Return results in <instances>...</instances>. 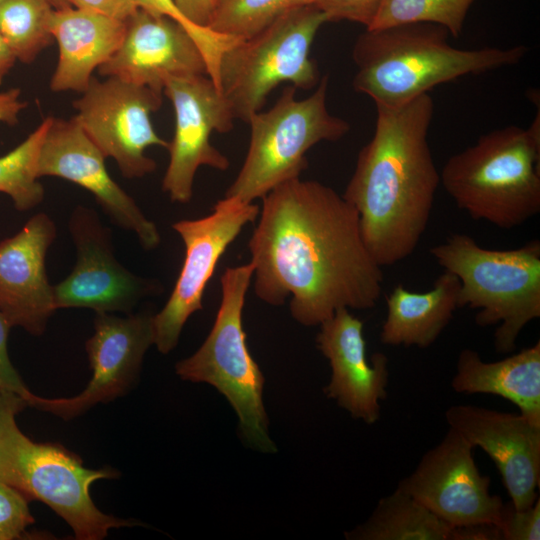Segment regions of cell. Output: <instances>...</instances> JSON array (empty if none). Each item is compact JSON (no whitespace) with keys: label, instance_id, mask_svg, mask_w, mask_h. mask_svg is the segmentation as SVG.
<instances>
[{"label":"cell","instance_id":"1","mask_svg":"<svg viewBox=\"0 0 540 540\" xmlns=\"http://www.w3.org/2000/svg\"><path fill=\"white\" fill-rule=\"evenodd\" d=\"M248 248L254 290L304 326L340 308L368 310L382 293V267L368 250L356 209L329 186L300 177L262 197Z\"/></svg>","mask_w":540,"mask_h":540},{"label":"cell","instance_id":"2","mask_svg":"<svg viewBox=\"0 0 540 540\" xmlns=\"http://www.w3.org/2000/svg\"><path fill=\"white\" fill-rule=\"evenodd\" d=\"M371 140L359 151L343 197L356 209L364 242L381 266L417 248L440 184L428 144L434 115L430 94L389 108L376 106Z\"/></svg>","mask_w":540,"mask_h":540},{"label":"cell","instance_id":"3","mask_svg":"<svg viewBox=\"0 0 540 540\" xmlns=\"http://www.w3.org/2000/svg\"><path fill=\"white\" fill-rule=\"evenodd\" d=\"M449 37L431 23L366 29L352 49L354 90L375 106L397 108L446 82L515 65L528 52L523 45L460 49Z\"/></svg>","mask_w":540,"mask_h":540},{"label":"cell","instance_id":"4","mask_svg":"<svg viewBox=\"0 0 540 540\" xmlns=\"http://www.w3.org/2000/svg\"><path fill=\"white\" fill-rule=\"evenodd\" d=\"M440 184L475 220L509 230L540 212L539 113L527 129L509 125L483 134L448 158Z\"/></svg>","mask_w":540,"mask_h":540},{"label":"cell","instance_id":"5","mask_svg":"<svg viewBox=\"0 0 540 540\" xmlns=\"http://www.w3.org/2000/svg\"><path fill=\"white\" fill-rule=\"evenodd\" d=\"M26 406L13 393L0 402V481L48 505L79 540H102L111 529L140 525L102 512L92 500L91 485L117 478L116 470L87 468L62 445L35 442L19 429L15 415Z\"/></svg>","mask_w":540,"mask_h":540},{"label":"cell","instance_id":"6","mask_svg":"<svg viewBox=\"0 0 540 540\" xmlns=\"http://www.w3.org/2000/svg\"><path fill=\"white\" fill-rule=\"evenodd\" d=\"M436 262L460 281L458 308L476 309L481 327L498 324L494 347L510 353L524 327L540 317V242L493 250L455 233L430 249Z\"/></svg>","mask_w":540,"mask_h":540},{"label":"cell","instance_id":"7","mask_svg":"<svg viewBox=\"0 0 540 540\" xmlns=\"http://www.w3.org/2000/svg\"><path fill=\"white\" fill-rule=\"evenodd\" d=\"M251 262L226 268L221 276V302L207 338L191 356L178 361L176 374L185 381L207 383L230 403L248 445L276 452L263 403L264 376L251 356L242 324L245 298L253 279Z\"/></svg>","mask_w":540,"mask_h":540},{"label":"cell","instance_id":"8","mask_svg":"<svg viewBox=\"0 0 540 540\" xmlns=\"http://www.w3.org/2000/svg\"><path fill=\"white\" fill-rule=\"evenodd\" d=\"M327 22L316 6L299 5L224 52L217 88L235 119L247 123L282 83L300 89L319 83L310 51L317 32Z\"/></svg>","mask_w":540,"mask_h":540},{"label":"cell","instance_id":"9","mask_svg":"<svg viewBox=\"0 0 540 540\" xmlns=\"http://www.w3.org/2000/svg\"><path fill=\"white\" fill-rule=\"evenodd\" d=\"M328 85L325 75L304 99H297V88L288 85L269 110L250 117L249 148L225 196L246 202L264 197L277 185L300 177L308 166L310 148L322 141L335 142L349 132L350 124L328 110Z\"/></svg>","mask_w":540,"mask_h":540},{"label":"cell","instance_id":"10","mask_svg":"<svg viewBox=\"0 0 540 540\" xmlns=\"http://www.w3.org/2000/svg\"><path fill=\"white\" fill-rule=\"evenodd\" d=\"M259 211L253 202L225 196L209 215L173 223L184 243L185 257L166 304L153 316L154 345L160 353L168 354L176 347L186 321L203 309V294L219 259Z\"/></svg>","mask_w":540,"mask_h":540},{"label":"cell","instance_id":"11","mask_svg":"<svg viewBox=\"0 0 540 540\" xmlns=\"http://www.w3.org/2000/svg\"><path fill=\"white\" fill-rule=\"evenodd\" d=\"M162 103V93L117 78H92L74 102L73 117L103 155L117 163L123 176L140 178L152 173L156 162L147 157L150 146L168 149L169 142L155 131L151 114Z\"/></svg>","mask_w":540,"mask_h":540},{"label":"cell","instance_id":"12","mask_svg":"<svg viewBox=\"0 0 540 540\" xmlns=\"http://www.w3.org/2000/svg\"><path fill=\"white\" fill-rule=\"evenodd\" d=\"M474 447L448 427L397 487L410 494L451 528L478 523L498 525L504 502L490 492V478L481 474Z\"/></svg>","mask_w":540,"mask_h":540},{"label":"cell","instance_id":"13","mask_svg":"<svg viewBox=\"0 0 540 540\" xmlns=\"http://www.w3.org/2000/svg\"><path fill=\"white\" fill-rule=\"evenodd\" d=\"M76 248L71 273L53 286L56 309L88 308L96 313L125 312L143 298L159 293L160 285L121 265L114 253L110 229L97 212L77 206L68 222Z\"/></svg>","mask_w":540,"mask_h":540},{"label":"cell","instance_id":"14","mask_svg":"<svg viewBox=\"0 0 540 540\" xmlns=\"http://www.w3.org/2000/svg\"><path fill=\"white\" fill-rule=\"evenodd\" d=\"M163 93L173 105L175 129L162 189L173 202L188 203L199 167L228 169V158L211 144L210 135L230 132L235 118L208 75L170 78Z\"/></svg>","mask_w":540,"mask_h":540},{"label":"cell","instance_id":"15","mask_svg":"<svg viewBox=\"0 0 540 540\" xmlns=\"http://www.w3.org/2000/svg\"><path fill=\"white\" fill-rule=\"evenodd\" d=\"M153 316L149 310L125 317L96 313L94 334L86 342L92 370L88 385L69 398L34 394L29 406L68 420L124 395L136 382L144 355L154 344Z\"/></svg>","mask_w":540,"mask_h":540},{"label":"cell","instance_id":"16","mask_svg":"<svg viewBox=\"0 0 540 540\" xmlns=\"http://www.w3.org/2000/svg\"><path fill=\"white\" fill-rule=\"evenodd\" d=\"M105 158L74 118L51 117L40 148L37 173L39 178L59 177L88 190L114 223L135 233L144 249L158 247L161 236L157 226L113 180Z\"/></svg>","mask_w":540,"mask_h":540},{"label":"cell","instance_id":"17","mask_svg":"<svg viewBox=\"0 0 540 540\" xmlns=\"http://www.w3.org/2000/svg\"><path fill=\"white\" fill-rule=\"evenodd\" d=\"M445 420L491 458L516 509L527 508L539 498L540 426L520 413L469 404L448 407Z\"/></svg>","mask_w":540,"mask_h":540},{"label":"cell","instance_id":"18","mask_svg":"<svg viewBox=\"0 0 540 540\" xmlns=\"http://www.w3.org/2000/svg\"><path fill=\"white\" fill-rule=\"evenodd\" d=\"M125 24L120 46L99 74L162 94L170 78L208 75L201 50L175 20L140 8Z\"/></svg>","mask_w":540,"mask_h":540},{"label":"cell","instance_id":"19","mask_svg":"<svg viewBox=\"0 0 540 540\" xmlns=\"http://www.w3.org/2000/svg\"><path fill=\"white\" fill-rule=\"evenodd\" d=\"M319 326L316 345L331 367L326 397L352 418L375 424L380 419L381 401L387 398V356L376 352L368 361L363 322L347 308L338 309Z\"/></svg>","mask_w":540,"mask_h":540},{"label":"cell","instance_id":"20","mask_svg":"<svg viewBox=\"0 0 540 540\" xmlns=\"http://www.w3.org/2000/svg\"><path fill=\"white\" fill-rule=\"evenodd\" d=\"M56 226L46 213L32 216L20 231L0 241V311L12 327L44 333L57 310L46 274V254Z\"/></svg>","mask_w":540,"mask_h":540},{"label":"cell","instance_id":"21","mask_svg":"<svg viewBox=\"0 0 540 540\" xmlns=\"http://www.w3.org/2000/svg\"><path fill=\"white\" fill-rule=\"evenodd\" d=\"M126 24L98 13L66 6L55 9L51 32L58 45V62L50 81L54 92L83 93L92 73L120 46Z\"/></svg>","mask_w":540,"mask_h":540},{"label":"cell","instance_id":"22","mask_svg":"<svg viewBox=\"0 0 540 540\" xmlns=\"http://www.w3.org/2000/svg\"><path fill=\"white\" fill-rule=\"evenodd\" d=\"M451 387L461 394L500 396L540 426V342L494 362L484 361L473 349H463Z\"/></svg>","mask_w":540,"mask_h":540},{"label":"cell","instance_id":"23","mask_svg":"<svg viewBox=\"0 0 540 540\" xmlns=\"http://www.w3.org/2000/svg\"><path fill=\"white\" fill-rule=\"evenodd\" d=\"M460 281L444 270L433 288L417 293L398 284L386 299L387 314L380 341L388 346H431L453 318L458 308Z\"/></svg>","mask_w":540,"mask_h":540},{"label":"cell","instance_id":"24","mask_svg":"<svg viewBox=\"0 0 540 540\" xmlns=\"http://www.w3.org/2000/svg\"><path fill=\"white\" fill-rule=\"evenodd\" d=\"M451 527L396 487L381 497L370 516L345 532L348 540H449Z\"/></svg>","mask_w":540,"mask_h":540},{"label":"cell","instance_id":"25","mask_svg":"<svg viewBox=\"0 0 540 540\" xmlns=\"http://www.w3.org/2000/svg\"><path fill=\"white\" fill-rule=\"evenodd\" d=\"M54 11L48 0H0V35L17 60L31 63L51 44Z\"/></svg>","mask_w":540,"mask_h":540},{"label":"cell","instance_id":"26","mask_svg":"<svg viewBox=\"0 0 540 540\" xmlns=\"http://www.w3.org/2000/svg\"><path fill=\"white\" fill-rule=\"evenodd\" d=\"M50 119L45 118L21 144L0 157V192L7 194L20 211L33 209L44 199L37 164Z\"/></svg>","mask_w":540,"mask_h":540},{"label":"cell","instance_id":"27","mask_svg":"<svg viewBox=\"0 0 540 540\" xmlns=\"http://www.w3.org/2000/svg\"><path fill=\"white\" fill-rule=\"evenodd\" d=\"M476 0H383L368 29L411 23H431L444 27L453 38L464 28L469 9Z\"/></svg>","mask_w":540,"mask_h":540},{"label":"cell","instance_id":"28","mask_svg":"<svg viewBox=\"0 0 540 540\" xmlns=\"http://www.w3.org/2000/svg\"><path fill=\"white\" fill-rule=\"evenodd\" d=\"M303 4H307V0H218L209 28L247 39L286 11Z\"/></svg>","mask_w":540,"mask_h":540},{"label":"cell","instance_id":"29","mask_svg":"<svg viewBox=\"0 0 540 540\" xmlns=\"http://www.w3.org/2000/svg\"><path fill=\"white\" fill-rule=\"evenodd\" d=\"M139 5L141 9L169 17L185 28L201 50L208 76L217 87L219 65L224 52L242 39L195 25L181 13L173 0H139Z\"/></svg>","mask_w":540,"mask_h":540},{"label":"cell","instance_id":"30","mask_svg":"<svg viewBox=\"0 0 540 540\" xmlns=\"http://www.w3.org/2000/svg\"><path fill=\"white\" fill-rule=\"evenodd\" d=\"M28 501L17 489L0 481V540L28 538L26 530L35 522Z\"/></svg>","mask_w":540,"mask_h":540},{"label":"cell","instance_id":"31","mask_svg":"<svg viewBox=\"0 0 540 540\" xmlns=\"http://www.w3.org/2000/svg\"><path fill=\"white\" fill-rule=\"evenodd\" d=\"M498 527L502 540L540 539V499L524 509L504 503Z\"/></svg>","mask_w":540,"mask_h":540},{"label":"cell","instance_id":"32","mask_svg":"<svg viewBox=\"0 0 540 540\" xmlns=\"http://www.w3.org/2000/svg\"><path fill=\"white\" fill-rule=\"evenodd\" d=\"M383 0H307L331 21H350L368 29L373 24Z\"/></svg>","mask_w":540,"mask_h":540},{"label":"cell","instance_id":"33","mask_svg":"<svg viewBox=\"0 0 540 540\" xmlns=\"http://www.w3.org/2000/svg\"><path fill=\"white\" fill-rule=\"evenodd\" d=\"M11 328L12 325L0 311V380L8 392L19 396L29 406L34 394L26 387L8 356L7 340Z\"/></svg>","mask_w":540,"mask_h":540},{"label":"cell","instance_id":"34","mask_svg":"<svg viewBox=\"0 0 540 540\" xmlns=\"http://www.w3.org/2000/svg\"><path fill=\"white\" fill-rule=\"evenodd\" d=\"M69 6L126 21L138 9L139 0H66Z\"/></svg>","mask_w":540,"mask_h":540},{"label":"cell","instance_id":"35","mask_svg":"<svg viewBox=\"0 0 540 540\" xmlns=\"http://www.w3.org/2000/svg\"><path fill=\"white\" fill-rule=\"evenodd\" d=\"M181 13L192 23L209 28L218 0H173Z\"/></svg>","mask_w":540,"mask_h":540},{"label":"cell","instance_id":"36","mask_svg":"<svg viewBox=\"0 0 540 540\" xmlns=\"http://www.w3.org/2000/svg\"><path fill=\"white\" fill-rule=\"evenodd\" d=\"M449 540H502L496 524L478 523L451 528Z\"/></svg>","mask_w":540,"mask_h":540},{"label":"cell","instance_id":"37","mask_svg":"<svg viewBox=\"0 0 540 540\" xmlns=\"http://www.w3.org/2000/svg\"><path fill=\"white\" fill-rule=\"evenodd\" d=\"M21 90L19 88H11L0 93V122L14 125L18 122L19 113L27 106L25 101H22Z\"/></svg>","mask_w":540,"mask_h":540},{"label":"cell","instance_id":"38","mask_svg":"<svg viewBox=\"0 0 540 540\" xmlns=\"http://www.w3.org/2000/svg\"><path fill=\"white\" fill-rule=\"evenodd\" d=\"M16 61L15 55L0 35V84Z\"/></svg>","mask_w":540,"mask_h":540},{"label":"cell","instance_id":"39","mask_svg":"<svg viewBox=\"0 0 540 540\" xmlns=\"http://www.w3.org/2000/svg\"><path fill=\"white\" fill-rule=\"evenodd\" d=\"M55 9H60L69 6L66 0H48Z\"/></svg>","mask_w":540,"mask_h":540},{"label":"cell","instance_id":"40","mask_svg":"<svg viewBox=\"0 0 540 540\" xmlns=\"http://www.w3.org/2000/svg\"><path fill=\"white\" fill-rule=\"evenodd\" d=\"M7 393H11V392H8V391L5 389L3 383H2L1 380H0V402L3 400L4 396H5Z\"/></svg>","mask_w":540,"mask_h":540}]
</instances>
